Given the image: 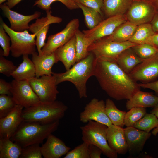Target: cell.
I'll use <instances>...</instances> for the list:
<instances>
[{"label":"cell","instance_id":"obj_5","mask_svg":"<svg viewBox=\"0 0 158 158\" xmlns=\"http://www.w3.org/2000/svg\"><path fill=\"white\" fill-rule=\"evenodd\" d=\"M80 127L83 142L99 147L103 154L109 158H117V154L109 147L107 138L108 126L94 121H90Z\"/></svg>","mask_w":158,"mask_h":158},{"label":"cell","instance_id":"obj_21","mask_svg":"<svg viewBox=\"0 0 158 158\" xmlns=\"http://www.w3.org/2000/svg\"><path fill=\"white\" fill-rule=\"evenodd\" d=\"M32 55V61L35 69V77L39 78L44 75H52V67L59 61L55 52L49 55L40 56L36 52Z\"/></svg>","mask_w":158,"mask_h":158},{"label":"cell","instance_id":"obj_17","mask_svg":"<svg viewBox=\"0 0 158 158\" xmlns=\"http://www.w3.org/2000/svg\"><path fill=\"white\" fill-rule=\"evenodd\" d=\"M24 107L16 105L5 117L0 118V138H10L23 121L22 114Z\"/></svg>","mask_w":158,"mask_h":158},{"label":"cell","instance_id":"obj_48","mask_svg":"<svg viewBox=\"0 0 158 158\" xmlns=\"http://www.w3.org/2000/svg\"><path fill=\"white\" fill-rule=\"evenodd\" d=\"M22 0H9L5 4L7 5L10 9L13 8Z\"/></svg>","mask_w":158,"mask_h":158},{"label":"cell","instance_id":"obj_26","mask_svg":"<svg viewBox=\"0 0 158 158\" xmlns=\"http://www.w3.org/2000/svg\"><path fill=\"white\" fill-rule=\"evenodd\" d=\"M132 0H106L104 1L102 10L107 16L123 15L127 11Z\"/></svg>","mask_w":158,"mask_h":158},{"label":"cell","instance_id":"obj_34","mask_svg":"<svg viewBox=\"0 0 158 158\" xmlns=\"http://www.w3.org/2000/svg\"><path fill=\"white\" fill-rule=\"evenodd\" d=\"M147 113L145 108L134 107L126 112L124 119V125L127 127L133 126L134 124Z\"/></svg>","mask_w":158,"mask_h":158},{"label":"cell","instance_id":"obj_7","mask_svg":"<svg viewBox=\"0 0 158 158\" xmlns=\"http://www.w3.org/2000/svg\"><path fill=\"white\" fill-rule=\"evenodd\" d=\"M137 44L129 41L116 42L104 37L93 42L89 47L88 50L94 54L96 59L116 60L124 50Z\"/></svg>","mask_w":158,"mask_h":158},{"label":"cell","instance_id":"obj_8","mask_svg":"<svg viewBox=\"0 0 158 158\" xmlns=\"http://www.w3.org/2000/svg\"><path fill=\"white\" fill-rule=\"evenodd\" d=\"M79 21L75 18L71 20L61 31L50 35L42 49V55H49L68 42L79 30Z\"/></svg>","mask_w":158,"mask_h":158},{"label":"cell","instance_id":"obj_25","mask_svg":"<svg viewBox=\"0 0 158 158\" xmlns=\"http://www.w3.org/2000/svg\"><path fill=\"white\" fill-rule=\"evenodd\" d=\"M28 55H23V61L12 73L11 76L17 80H29L35 77L34 65Z\"/></svg>","mask_w":158,"mask_h":158},{"label":"cell","instance_id":"obj_52","mask_svg":"<svg viewBox=\"0 0 158 158\" xmlns=\"http://www.w3.org/2000/svg\"><path fill=\"white\" fill-rule=\"evenodd\" d=\"M133 1H144L152 2V0H132Z\"/></svg>","mask_w":158,"mask_h":158},{"label":"cell","instance_id":"obj_44","mask_svg":"<svg viewBox=\"0 0 158 158\" xmlns=\"http://www.w3.org/2000/svg\"><path fill=\"white\" fill-rule=\"evenodd\" d=\"M88 150L90 158H100L102 153L101 150L92 144H89Z\"/></svg>","mask_w":158,"mask_h":158},{"label":"cell","instance_id":"obj_50","mask_svg":"<svg viewBox=\"0 0 158 158\" xmlns=\"http://www.w3.org/2000/svg\"><path fill=\"white\" fill-rule=\"evenodd\" d=\"M151 2L158 11V0H152Z\"/></svg>","mask_w":158,"mask_h":158},{"label":"cell","instance_id":"obj_1","mask_svg":"<svg viewBox=\"0 0 158 158\" xmlns=\"http://www.w3.org/2000/svg\"><path fill=\"white\" fill-rule=\"evenodd\" d=\"M94 76L110 97L119 101L129 99L140 87L114 59H96Z\"/></svg>","mask_w":158,"mask_h":158},{"label":"cell","instance_id":"obj_32","mask_svg":"<svg viewBox=\"0 0 158 158\" xmlns=\"http://www.w3.org/2000/svg\"><path fill=\"white\" fill-rule=\"evenodd\" d=\"M83 12L85 22L89 29L93 28L102 20V15L95 10L79 4H76Z\"/></svg>","mask_w":158,"mask_h":158},{"label":"cell","instance_id":"obj_41","mask_svg":"<svg viewBox=\"0 0 158 158\" xmlns=\"http://www.w3.org/2000/svg\"><path fill=\"white\" fill-rule=\"evenodd\" d=\"M7 34L2 25L0 23V45L3 49V56L6 57L9 56L11 48V39Z\"/></svg>","mask_w":158,"mask_h":158},{"label":"cell","instance_id":"obj_18","mask_svg":"<svg viewBox=\"0 0 158 158\" xmlns=\"http://www.w3.org/2000/svg\"><path fill=\"white\" fill-rule=\"evenodd\" d=\"M124 129L130 155L134 156L140 154L142 151L145 143L151 136V133L133 126L127 127Z\"/></svg>","mask_w":158,"mask_h":158},{"label":"cell","instance_id":"obj_35","mask_svg":"<svg viewBox=\"0 0 158 158\" xmlns=\"http://www.w3.org/2000/svg\"><path fill=\"white\" fill-rule=\"evenodd\" d=\"M59 1L63 4L68 9L72 10L79 8L77 4L73 0H37L33 5L46 11H50L51 5L54 2Z\"/></svg>","mask_w":158,"mask_h":158},{"label":"cell","instance_id":"obj_10","mask_svg":"<svg viewBox=\"0 0 158 158\" xmlns=\"http://www.w3.org/2000/svg\"><path fill=\"white\" fill-rule=\"evenodd\" d=\"M12 96L16 105L27 108L41 101L30 85L28 80H17L11 82Z\"/></svg>","mask_w":158,"mask_h":158},{"label":"cell","instance_id":"obj_54","mask_svg":"<svg viewBox=\"0 0 158 158\" xmlns=\"http://www.w3.org/2000/svg\"><path fill=\"white\" fill-rule=\"evenodd\" d=\"M103 0V1H105L106 0Z\"/></svg>","mask_w":158,"mask_h":158},{"label":"cell","instance_id":"obj_11","mask_svg":"<svg viewBox=\"0 0 158 158\" xmlns=\"http://www.w3.org/2000/svg\"><path fill=\"white\" fill-rule=\"evenodd\" d=\"M127 21L124 15L109 17L102 20L95 27L90 29L83 30L85 36L93 42L111 35L120 25Z\"/></svg>","mask_w":158,"mask_h":158},{"label":"cell","instance_id":"obj_27","mask_svg":"<svg viewBox=\"0 0 158 158\" xmlns=\"http://www.w3.org/2000/svg\"><path fill=\"white\" fill-rule=\"evenodd\" d=\"M137 27L136 25L127 21L118 26L111 35L105 37L116 42L128 41L133 35Z\"/></svg>","mask_w":158,"mask_h":158},{"label":"cell","instance_id":"obj_43","mask_svg":"<svg viewBox=\"0 0 158 158\" xmlns=\"http://www.w3.org/2000/svg\"><path fill=\"white\" fill-rule=\"evenodd\" d=\"M12 85L2 79H0V94L12 96Z\"/></svg>","mask_w":158,"mask_h":158},{"label":"cell","instance_id":"obj_22","mask_svg":"<svg viewBox=\"0 0 158 158\" xmlns=\"http://www.w3.org/2000/svg\"><path fill=\"white\" fill-rule=\"evenodd\" d=\"M55 52L58 61L62 62L66 70H69L77 62L75 35Z\"/></svg>","mask_w":158,"mask_h":158},{"label":"cell","instance_id":"obj_19","mask_svg":"<svg viewBox=\"0 0 158 158\" xmlns=\"http://www.w3.org/2000/svg\"><path fill=\"white\" fill-rule=\"evenodd\" d=\"M107 138L109 147L117 154L124 155L127 152L128 147L124 128L112 125L108 127Z\"/></svg>","mask_w":158,"mask_h":158},{"label":"cell","instance_id":"obj_45","mask_svg":"<svg viewBox=\"0 0 158 158\" xmlns=\"http://www.w3.org/2000/svg\"><path fill=\"white\" fill-rule=\"evenodd\" d=\"M139 86L144 89L147 88L154 90L158 96V80L147 83H138Z\"/></svg>","mask_w":158,"mask_h":158},{"label":"cell","instance_id":"obj_51","mask_svg":"<svg viewBox=\"0 0 158 158\" xmlns=\"http://www.w3.org/2000/svg\"><path fill=\"white\" fill-rule=\"evenodd\" d=\"M152 133L154 136H156L157 135L158 133V125L154 129Z\"/></svg>","mask_w":158,"mask_h":158},{"label":"cell","instance_id":"obj_39","mask_svg":"<svg viewBox=\"0 0 158 158\" xmlns=\"http://www.w3.org/2000/svg\"><path fill=\"white\" fill-rule=\"evenodd\" d=\"M40 144H34L22 147L20 158H42Z\"/></svg>","mask_w":158,"mask_h":158},{"label":"cell","instance_id":"obj_20","mask_svg":"<svg viewBox=\"0 0 158 158\" xmlns=\"http://www.w3.org/2000/svg\"><path fill=\"white\" fill-rule=\"evenodd\" d=\"M40 149L44 158H59L65 155L71 148L51 134L47 138L46 142L40 147Z\"/></svg>","mask_w":158,"mask_h":158},{"label":"cell","instance_id":"obj_24","mask_svg":"<svg viewBox=\"0 0 158 158\" xmlns=\"http://www.w3.org/2000/svg\"><path fill=\"white\" fill-rule=\"evenodd\" d=\"M144 60L140 58L132 48L130 47L121 53L116 61L119 67L125 72L129 74Z\"/></svg>","mask_w":158,"mask_h":158},{"label":"cell","instance_id":"obj_49","mask_svg":"<svg viewBox=\"0 0 158 158\" xmlns=\"http://www.w3.org/2000/svg\"><path fill=\"white\" fill-rule=\"evenodd\" d=\"M150 113L154 114L158 118V104L154 107Z\"/></svg>","mask_w":158,"mask_h":158},{"label":"cell","instance_id":"obj_36","mask_svg":"<svg viewBox=\"0 0 158 158\" xmlns=\"http://www.w3.org/2000/svg\"><path fill=\"white\" fill-rule=\"evenodd\" d=\"M140 58L145 59L158 53V50L154 46L148 44H138L132 47Z\"/></svg>","mask_w":158,"mask_h":158},{"label":"cell","instance_id":"obj_33","mask_svg":"<svg viewBox=\"0 0 158 158\" xmlns=\"http://www.w3.org/2000/svg\"><path fill=\"white\" fill-rule=\"evenodd\" d=\"M158 125V118L154 114L146 113L137 121L133 127L147 133Z\"/></svg>","mask_w":158,"mask_h":158},{"label":"cell","instance_id":"obj_13","mask_svg":"<svg viewBox=\"0 0 158 158\" xmlns=\"http://www.w3.org/2000/svg\"><path fill=\"white\" fill-rule=\"evenodd\" d=\"M46 12V16L36 19L34 23L29 25L28 30L36 35V47L40 56L42 55V49L45 44V40L50 25L59 23L62 20L61 18L53 16L51 11Z\"/></svg>","mask_w":158,"mask_h":158},{"label":"cell","instance_id":"obj_40","mask_svg":"<svg viewBox=\"0 0 158 158\" xmlns=\"http://www.w3.org/2000/svg\"><path fill=\"white\" fill-rule=\"evenodd\" d=\"M3 56V51L0 49V73L7 77L11 76L17 67L11 61L5 59Z\"/></svg>","mask_w":158,"mask_h":158},{"label":"cell","instance_id":"obj_12","mask_svg":"<svg viewBox=\"0 0 158 158\" xmlns=\"http://www.w3.org/2000/svg\"><path fill=\"white\" fill-rule=\"evenodd\" d=\"M157 12L151 2L133 1L126 16L128 21L138 26L150 22Z\"/></svg>","mask_w":158,"mask_h":158},{"label":"cell","instance_id":"obj_42","mask_svg":"<svg viewBox=\"0 0 158 158\" xmlns=\"http://www.w3.org/2000/svg\"><path fill=\"white\" fill-rule=\"evenodd\" d=\"M76 4H79L93 8L102 15V10L104 1L102 0H73Z\"/></svg>","mask_w":158,"mask_h":158},{"label":"cell","instance_id":"obj_14","mask_svg":"<svg viewBox=\"0 0 158 158\" xmlns=\"http://www.w3.org/2000/svg\"><path fill=\"white\" fill-rule=\"evenodd\" d=\"M80 120L83 123L94 121L109 127L112 125L105 111V102L93 98L86 105L80 114Z\"/></svg>","mask_w":158,"mask_h":158},{"label":"cell","instance_id":"obj_9","mask_svg":"<svg viewBox=\"0 0 158 158\" xmlns=\"http://www.w3.org/2000/svg\"><path fill=\"white\" fill-rule=\"evenodd\" d=\"M28 81L41 102H51L56 100L59 91L53 74L44 75L39 78L35 77Z\"/></svg>","mask_w":158,"mask_h":158},{"label":"cell","instance_id":"obj_16","mask_svg":"<svg viewBox=\"0 0 158 158\" xmlns=\"http://www.w3.org/2000/svg\"><path fill=\"white\" fill-rule=\"evenodd\" d=\"M0 8L4 16L9 20L10 28L17 32L28 30L29 23L33 20L39 18L41 14L40 12L36 11L32 15H23L11 10L5 4H0Z\"/></svg>","mask_w":158,"mask_h":158},{"label":"cell","instance_id":"obj_6","mask_svg":"<svg viewBox=\"0 0 158 158\" xmlns=\"http://www.w3.org/2000/svg\"><path fill=\"white\" fill-rule=\"evenodd\" d=\"M0 23L10 37L11 44L10 51L14 58L24 55H32L36 52L35 34L29 33L28 30L17 32L11 29L0 18Z\"/></svg>","mask_w":158,"mask_h":158},{"label":"cell","instance_id":"obj_53","mask_svg":"<svg viewBox=\"0 0 158 158\" xmlns=\"http://www.w3.org/2000/svg\"><path fill=\"white\" fill-rule=\"evenodd\" d=\"M9 0H0V4H3V3L6 1H8Z\"/></svg>","mask_w":158,"mask_h":158},{"label":"cell","instance_id":"obj_30","mask_svg":"<svg viewBox=\"0 0 158 158\" xmlns=\"http://www.w3.org/2000/svg\"><path fill=\"white\" fill-rule=\"evenodd\" d=\"M155 33L150 23L142 24L138 26L134 34L129 41L137 44H149L150 39Z\"/></svg>","mask_w":158,"mask_h":158},{"label":"cell","instance_id":"obj_37","mask_svg":"<svg viewBox=\"0 0 158 158\" xmlns=\"http://www.w3.org/2000/svg\"><path fill=\"white\" fill-rule=\"evenodd\" d=\"M16 105L11 96L0 95V118L8 115Z\"/></svg>","mask_w":158,"mask_h":158},{"label":"cell","instance_id":"obj_4","mask_svg":"<svg viewBox=\"0 0 158 158\" xmlns=\"http://www.w3.org/2000/svg\"><path fill=\"white\" fill-rule=\"evenodd\" d=\"M67 106L62 102L55 100L42 102L23 109L22 116L24 121L47 124L60 120L64 116Z\"/></svg>","mask_w":158,"mask_h":158},{"label":"cell","instance_id":"obj_46","mask_svg":"<svg viewBox=\"0 0 158 158\" xmlns=\"http://www.w3.org/2000/svg\"><path fill=\"white\" fill-rule=\"evenodd\" d=\"M152 29L155 33H158V11L150 22Z\"/></svg>","mask_w":158,"mask_h":158},{"label":"cell","instance_id":"obj_3","mask_svg":"<svg viewBox=\"0 0 158 158\" xmlns=\"http://www.w3.org/2000/svg\"><path fill=\"white\" fill-rule=\"evenodd\" d=\"M59 124V120L47 124L23 121L10 139L22 147L40 144L57 129Z\"/></svg>","mask_w":158,"mask_h":158},{"label":"cell","instance_id":"obj_47","mask_svg":"<svg viewBox=\"0 0 158 158\" xmlns=\"http://www.w3.org/2000/svg\"><path fill=\"white\" fill-rule=\"evenodd\" d=\"M149 44L154 46L158 50V33H155L151 37Z\"/></svg>","mask_w":158,"mask_h":158},{"label":"cell","instance_id":"obj_15","mask_svg":"<svg viewBox=\"0 0 158 158\" xmlns=\"http://www.w3.org/2000/svg\"><path fill=\"white\" fill-rule=\"evenodd\" d=\"M135 81L142 83L152 81L158 77V53L144 59L129 74Z\"/></svg>","mask_w":158,"mask_h":158},{"label":"cell","instance_id":"obj_29","mask_svg":"<svg viewBox=\"0 0 158 158\" xmlns=\"http://www.w3.org/2000/svg\"><path fill=\"white\" fill-rule=\"evenodd\" d=\"M106 114L112 124L123 128L126 112L118 109L113 101L109 98L105 102Z\"/></svg>","mask_w":158,"mask_h":158},{"label":"cell","instance_id":"obj_2","mask_svg":"<svg viewBox=\"0 0 158 158\" xmlns=\"http://www.w3.org/2000/svg\"><path fill=\"white\" fill-rule=\"evenodd\" d=\"M95 62L94 54L90 52L87 56L76 63L65 72L53 73L56 85L63 82H71L75 87L79 97L87 98L86 83L89 78L94 76Z\"/></svg>","mask_w":158,"mask_h":158},{"label":"cell","instance_id":"obj_23","mask_svg":"<svg viewBox=\"0 0 158 158\" xmlns=\"http://www.w3.org/2000/svg\"><path fill=\"white\" fill-rule=\"evenodd\" d=\"M158 104V96L152 92H143L140 90L136 92L126 104V107L129 110L134 107L143 108L154 107Z\"/></svg>","mask_w":158,"mask_h":158},{"label":"cell","instance_id":"obj_28","mask_svg":"<svg viewBox=\"0 0 158 158\" xmlns=\"http://www.w3.org/2000/svg\"><path fill=\"white\" fill-rule=\"evenodd\" d=\"M22 148L10 138H0V158H19Z\"/></svg>","mask_w":158,"mask_h":158},{"label":"cell","instance_id":"obj_31","mask_svg":"<svg viewBox=\"0 0 158 158\" xmlns=\"http://www.w3.org/2000/svg\"><path fill=\"white\" fill-rule=\"evenodd\" d=\"M75 36L77 62L88 55L90 53L88 50V48L93 42L86 37L83 32L79 30L76 33Z\"/></svg>","mask_w":158,"mask_h":158},{"label":"cell","instance_id":"obj_38","mask_svg":"<svg viewBox=\"0 0 158 158\" xmlns=\"http://www.w3.org/2000/svg\"><path fill=\"white\" fill-rule=\"evenodd\" d=\"M89 144L83 142L74 149L69 151L64 158H90L89 153Z\"/></svg>","mask_w":158,"mask_h":158}]
</instances>
